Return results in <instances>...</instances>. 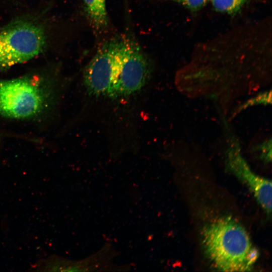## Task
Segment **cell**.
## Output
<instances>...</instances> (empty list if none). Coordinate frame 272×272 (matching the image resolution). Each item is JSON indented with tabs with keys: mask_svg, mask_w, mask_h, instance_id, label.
<instances>
[{
	"mask_svg": "<svg viewBox=\"0 0 272 272\" xmlns=\"http://www.w3.org/2000/svg\"><path fill=\"white\" fill-rule=\"evenodd\" d=\"M122 45V35L107 39L98 47L85 67L83 80L90 94L109 96L119 67Z\"/></svg>",
	"mask_w": 272,
	"mask_h": 272,
	"instance_id": "5b68a950",
	"label": "cell"
},
{
	"mask_svg": "<svg viewBox=\"0 0 272 272\" xmlns=\"http://www.w3.org/2000/svg\"><path fill=\"white\" fill-rule=\"evenodd\" d=\"M171 1L178 3L189 11L191 13L194 14L199 11L202 9L208 3L210 0H161Z\"/></svg>",
	"mask_w": 272,
	"mask_h": 272,
	"instance_id": "9c48e42d",
	"label": "cell"
},
{
	"mask_svg": "<svg viewBox=\"0 0 272 272\" xmlns=\"http://www.w3.org/2000/svg\"><path fill=\"white\" fill-rule=\"evenodd\" d=\"M45 44L43 28L33 21L20 19L0 27V71L36 57Z\"/></svg>",
	"mask_w": 272,
	"mask_h": 272,
	"instance_id": "7a4b0ae2",
	"label": "cell"
},
{
	"mask_svg": "<svg viewBox=\"0 0 272 272\" xmlns=\"http://www.w3.org/2000/svg\"><path fill=\"white\" fill-rule=\"evenodd\" d=\"M233 173L252 192L261 207L268 214L271 212V181L256 175L239 157H232L229 162Z\"/></svg>",
	"mask_w": 272,
	"mask_h": 272,
	"instance_id": "8992f818",
	"label": "cell"
},
{
	"mask_svg": "<svg viewBox=\"0 0 272 272\" xmlns=\"http://www.w3.org/2000/svg\"><path fill=\"white\" fill-rule=\"evenodd\" d=\"M210 1L216 11L233 16L240 13L248 0H210Z\"/></svg>",
	"mask_w": 272,
	"mask_h": 272,
	"instance_id": "ba28073f",
	"label": "cell"
},
{
	"mask_svg": "<svg viewBox=\"0 0 272 272\" xmlns=\"http://www.w3.org/2000/svg\"><path fill=\"white\" fill-rule=\"evenodd\" d=\"M49 93L38 78L24 77L0 80V114L13 119H26L42 112Z\"/></svg>",
	"mask_w": 272,
	"mask_h": 272,
	"instance_id": "3957f363",
	"label": "cell"
},
{
	"mask_svg": "<svg viewBox=\"0 0 272 272\" xmlns=\"http://www.w3.org/2000/svg\"><path fill=\"white\" fill-rule=\"evenodd\" d=\"M123 45L119 67L109 96L130 95L147 82L152 69L150 59L130 33L122 35Z\"/></svg>",
	"mask_w": 272,
	"mask_h": 272,
	"instance_id": "277c9868",
	"label": "cell"
},
{
	"mask_svg": "<svg viewBox=\"0 0 272 272\" xmlns=\"http://www.w3.org/2000/svg\"><path fill=\"white\" fill-rule=\"evenodd\" d=\"M87 20L96 35L102 34L109 27L106 0H82Z\"/></svg>",
	"mask_w": 272,
	"mask_h": 272,
	"instance_id": "52a82bcc",
	"label": "cell"
},
{
	"mask_svg": "<svg viewBox=\"0 0 272 272\" xmlns=\"http://www.w3.org/2000/svg\"><path fill=\"white\" fill-rule=\"evenodd\" d=\"M202 241L208 257L221 271H250L259 256L246 230L230 218L206 226Z\"/></svg>",
	"mask_w": 272,
	"mask_h": 272,
	"instance_id": "6da1fadb",
	"label": "cell"
}]
</instances>
